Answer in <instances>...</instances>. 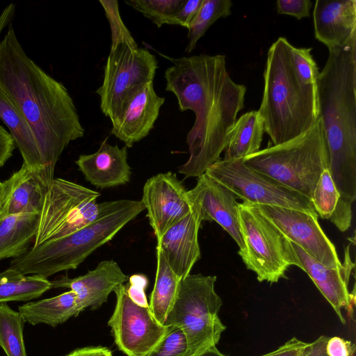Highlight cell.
<instances>
[{
  "instance_id": "cell-1",
  "label": "cell",
  "mask_w": 356,
  "mask_h": 356,
  "mask_svg": "<svg viewBox=\"0 0 356 356\" xmlns=\"http://www.w3.org/2000/svg\"><path fill=\"white\" fill-rule=\"evenodd\" d=\"M166 58L172 65L164 74L165 90L175 95L181 112L191 110L195 115L186 136L189 158L178 172L185 178L199 177L220 160L244 107L246 87L231 79L225 55Z\"/></svg>"
},
{
  "instance_id": "cell-2",
  "label": "cell",
  "mask_w": 356,
  "mask_h": 356,
  "mask_svg": "<svg viewBox=\"0 0 356 356\" xmlns=\"http://www.w3.org/2000/svg\"><path fill=\"white\" fill-rule=\"evenodd\" d=\"M0 89L30 127L44 169L56 164L84 129L67 89L25 52L11 22L0 41Z\"/></svg>"
},
{
  "instance_id": "cell-3",
  "label": "cell",
  "mask_w": 356,
  "mask_h": 356,
  "mask_svg": "<svg viewBox=\"0 0 356 356\" xmlns=\"http://www.w3.org/2000/svg\"><path fill=\"white\" fill-rule=\"evenodd\" d=\"M328 169L341 197L356 199V39L329 50L317 82Z\"/></svg>"
},
{
  "instance_id": "cell-4",
  "label": "cell",
  "mask_w": 356,
  "mask_h": 356,
  "mask_svg": "<svg viewBox=\"0 0 356 356\" xmlns=\"http://www.w3.org/2000/svg\"><path fill=\"white\" fill-rule=\"evenodd\" d=\"M292 46L286 38H278L268 49L264 72V94L258 111L273 145L298 138L318 119L317 90L297 77Z\"/></svg>"
},
{
  "instance_id": "cell-5",
  "label": "cell",
  "mask_w": 356,
  "mask_h": 356,
  "mask_svg": "<svg viewBox=\"0 0 356 356\" xmlns=\"http://www.w3.org/2000/svg\"><path fill=\"white\" fill-rule=\"evenodd\" d=\"M144 210L141 200H115L113 207L94 222L67 236L33 247L13 259L10 268L22 275L44 278L74 270Z\"/></svg>"
},
{
  "instance_id": "cell-6",
  "label": "cell",
  "mask_w": 356,
  "mask_h": 356,
  "mask_svg": "<svg viewBox=\"0 0 356 356\" xmlns=\"http://www.w3.org/2000/svg\"><path fill=\"white\" fill-rule=\"evenodd\" d=\"M242 162L311 200L321 174L329 165L321 119L298 138L259 150Z\"/></svg>"
},
{
  "instance_id": "cell-7",
  "label": "cell",
  "mask_w": 356,
  "mask_h": 356,
  "mask_svg": "<svg viewBox=\"0 0 356 356\" xmlns=\"http://www.w3.org/2000/svg\"><path fill=\"white\" fill-rule=\"evenodd\" d=\"M216 278L189 274L181 279L164 323L183 331L193 355L216 346L226 329L218 316L222 300L215 291Z\"/></svg>"
},
{
  "instance_id": "cell-8",
  "label": "cell",
  "mask_w": 356,
  "mask_h": 356,
  "mask_svg": "<svg viewBox=\"0 0 356 356\" xmlns=\"http://www.w3.org/2000/svg\"><path fill=\"white\" fill-rule=\"evenodd\" d=\"M238 219L244 243L239 255L259 282L276 283L286 277L289 266L300 268L291 241L257 205L239 203Z\"/></svg>"
},
{
  "instance_id": "cell-9",
  "label": "cell",
  "mask_w": 356,
  "mask_h": 356,
  "mask_svg": "<svg viewBox=\"0 0 356 356\" xmlns=\"http://www.w3.org/2000/svg\"><path fill=\"white\" fill-rule=\"evenodd\" d=\"M97 191L61 178H54L46 194L33 247L67 236L94 222L115 201L97 203Z\"/></svg>"
},
{
  "instance_id": "cell-10",
  "label": "cell",
  "mask_w": 356,
  "mask_h": 356,
  "mask_svg": "<svg viewBox=\"0 0 356 356\" xmlns=\"http://www.w3.org/2000/svg\"><path fill=\"white\" fill-rule=\"evenodd\" d=\"M157 60L145 48L119 44L111 49L104 67L102 86L96 90L100 108L114 122L133 97L147 83L154 81Z\"/></svg>"
},
{
  "instance_id": "cell-11",
  "label": "cell",
  "mask_w": 356,
  "mask_h": 356,
  "mask_svg": "<svg viewBox=\"0 0 356 356\" xmlns=\"http://www.w3.org/2000/svg\"><path fill=\"white\" fill-rule=\"evenodd\" d=\"M251 204L270 205L316 214L312 201L276 179L243 163L242 160H218L205 172Z\"/></svg>"
},
{
  "instance_id": "cell-12",
  "label": "cell",
  "mask_w": 356,
  "mask_h": 356,
  "mask_svg": "<svg viewBox=\"0 0 356 356\" xmlns=\"http://www.w3.org/2000/svg\"><path fill=\"white\" fill-rule=\"evenodd\" d=\"M113 292L116 304L108 325L118 348L127 356H146L162 340L171 326L160 323L149 307L134 302L127 295L125 285Z\"/></svg>"
},
{
  "instance_id": "cell-13",
  "label": "cell",
  "mask_w": 356,
  "mask_h": 356,
  "mask_svg": "<svg viewBox=\"0 0 356 356\" xmlns=\"http://www.w3.org/2000/svg\"><path fill=\"white\" fill-rule=\"evenodd\" d=\"M288 238L320 264L342 266L334 245L321 229L318 215L270 205L255 204Z\"/></svg>"
},
{
  "instance_id": "cell-14",
  "label": "cell",
  "mask_w": 356,
  "mask_h": 356,
  "mask_svg": "<svg viewBox=\"0 0 356 356\" xmlns=\"http://www.w3.org/2000/svg\"><path fill=\"white\" fill-rule=\"evenodd\" d=\"M141 201L157 240L193 209L188 191L172 172L159 173L147 179Z\"/></svg>"
},
{
  "instance_id": "cell-15",
  "label": "cell",
  "mask_w": 356,
  "mask_h": 356,
  "mask_svg": "<svg viewBox=\"0 0 356 356\" xmlns=\"http://www.w3.org/2000/svg\"><path fill=\"white\" fill-rule=\"evenodd\" d=\"M192 205L204 220L215 221L235 241L238 254L244 250L239 219L237 197L228 188L206 173L197 177L195 187L188 191Z\"/></svg>"
},
{
  "instance_id": "cell-16",
  "label": "cell",
  "mask_w": 356,
  "mask_h": 356,
  "mask_svg": "<svg viewBox=\"0 0 356 356\" xmlns=\"http://www.w3.org/2000/svg\"><path fill=\"white\" fill-rule=\"evenodd\" d=\"M54 173L25 163L0 188V219L20 213H40Z\"/></svg>"
},
{
  "instance_id": "cell-17",
  "label": "cell",
  "mask_w": 356,
  "mask_h": 356,
  "mask_svg": "<svg viewBox=\"0 0 356 356\" xmlns=\"http://www.w3.org/2000/svg\"><path fill=\"white\" fill-rule=\"evenodd\" d=\"M202 222L197 209L193 206L188 215L174 223L157 240L156 248L180 280L190 274L200 259L198 232Z\"/></svg>"
},
{
  "instance_id": "cell-18",
  "label": "cell",
  "mask_w": 356,
  "mask_h": 356,
  "mask_svg": "<svg viewBox=\"0 0 356 356\" xmlns=\"http://www.w3.org/2000/svg\"><path fill=\"white\" fill-rule=\"evenodd\" d=\"M129 279L114 260H104L86 274L74 278L60 276L51 282V288H67L76 295L79 313L90 307L95 310L107 301L108 296Z\"/></svg>"
},
{
  "instance_id": "cell-19",
  "label": "cell",
  "mask_w": 356,
  "mask_h": 356,
  "mask_svg": "<svg viewBox=\"0 0 356 356\" xmlns=\"http://www.w3.org/2000/svg\"><path fill=\"white\" fill-rule=\"evenodd\" d=\"M292 245L300 264V268L308 274L341 323L345 324L346 319L341 309L345 308L348 311L352 310V302L354 300L348 289L350 277L355 268V263L350 257L349 246L346 250L342 266L330 268L320 264L296 244L292 243Z\"/></svg>"
},
{
  "instance_id": "cell-20",
  "label": "cell",
  "mask_w": 356,
  "mask_h": 356,
  "mask_svg": "<svg viewBox=\"0 0 356 356\" xmlns=\"http://www.w3.org/2000/svg\"><path fill=\"white\" fill-rule=\"evenodd\" d=\"M153 82L145 84L112 123L111 134L122 141L127 147H131L149 134L165 102V98L155 92Z\"/></svg>"
},
{
  "instance_id": "cell-21",
  "label": "cell",
  "mask_w": 356,
  "mask_h": 356,
  "mask_svg": "<svg viewBox=\"0 0 356 356\" xmlns=\"http://www.w3.org/2000/svg\"><path fill=\"white\" fill-rule=\"evenodd\" d=\"M313 19L315 38L328 50L356 39V0H316Z\"/></svg>"
},
{
  "instance_id": "cell-22",
  "label": "cell",
  "mask_w": 356,
  "mask_h": 356,
  "mask_svg": "<svg viewBox=\"0 0 356 356\" xmlns=\"http://www.w3.org/2000/svg\"><path fill=\"white\" fill-rule=\"evenodd\" d=\"M75 163L86 181L99 188L124 185L131 179L126 146L120 148L105 140L97 152L80 155Z\"/></svg>"
},
{
  "instance_id": "cell-23",
  "label": "cell",
  "mask_w": 356,
  "mask_h": 356,
  "mask_svg": "<svg viewBox=\"0 0 356 356\" xmlns=\"http://www.w3.org/2000/svg\"><path fill=\"white\" fill-rule=\"evenodd\" d=\"M40 213L10 215L0 219V261L29 250L36 236Z\"/></svg>"
},
{
  "instance_id": "cell-24",
  "label": "cell",
  "mask_w": 356,
  "mask_h": 356,
  "mask_svg": "<svg viewBox=\"0 0 356 356\" xmlns=\"http://www.w3.org/2000/svg\"><path fill=\"white\" fill-rule=\"evenodd\" d=\"M24 323L31 325L47 324L56 327L80 313L76 304V295L68 291L56 296L29 302L18 308Z\"/></svg>"
},
{
  "instance_id": "cell-25",
  "label": "cell",
  "mask_w": 356,
  "mask_h": 356,
  "mask_svg": "<svg viewBox=\"0 0 356 356\" xmlns=\"http://www.w3.org/2000/svg\"><path fill=\"white\" fill-rule=\"evenodd\" d=\"M263 119L258 111L243 114L228 135L224 160H242L259 150L264 133Z\"/></svg>"
},
{
  "instance_id": "cell-26",
  "label": "cell",
  "mask_w": 356,
  "mask_h": 356,
  "mask_svg": "<svg viewBox=\"0 0 356 356\" xmlns=\"http://www.w3.org/2000/svg\"><path fill=\"white\" fill-rule=\"evenodd\" d=\"M0 119L8 128L22 156L23 163L33 169L45 170L42 166L39 150L30 127L1 89Z\"/></svg>"
},
{
  "instance_id": "cell-27",
  "label": "cell",
  "mask_w": 356,
  "mask_h": 356,
  "mask_svg": "<svg viewBox=\"0 0 356 356\" xmlns=\"http://www.w3.org/2000/svg\"><path fill=\"white\" fill-rule=\"evenodd\" d=\"M155 283L150 296L149 307L155 318L164 324L175 300L180 279L172 271L157 248Z\"/></svg>"
},
{
  "instance_id": "cell-28",
  "label": "cell",
  "mask_w": 356,
  "mask_h": 356,
  "mask_svg": "<svg viewBox=\"0 0 356 356\" xmlns=\"http://www.w3.org/2000/svg\"><path fill=\"white\" fill-rule=\"evenodd\" d=\"M50 289L51 282L47 278L22 275L10 267L0 273V303L31 300Z\"/></svg>"
},
{
  "instance_id": "cell-29",
  "label": "cell",
  "mask_w": 356,
  "mask_h": 356,
  "mask_svg": "<svg viewBox=\"0 0 356 356\" xmlns=\"http://www.w3.org/2000/svg\"><path fill=\"white\" fill-rule=\"evenodd\" d=\"M24 321L19 312L0 303V346L7 356H27L23 336Z\"/></svg>"
},
{
  "instance_id": "cell-30",
  "label": "cell",
  "mask_w": 356,
  "mask_h": 356,
  "mask_svg": "<svg viewBox=\"0 0 356 356\" xmlns=\"http://www.w3.org/2000/svg\"><path fill=\"white\" fill-rule=\"evenodd\" d=\"M232 6L230 0H203L197 14L188 29V43L185 51L192 52L198 40L217 19L231 14Z\"/></svg>"
},
{
  "instance_id": "cell-31",
  "label": "cell",
  "mask_w": 356,
  "mask_h": 356,
  "mask_svg": "<svg viewBox=\"0 0 356 356\" xmlns=\"http://www.w3.org/2000/svg\"><path fill=\"white\" fill-rule=\"evenodd\" d=\"M186 0H126L124 2L149 19L158 28L172 25L175 15Z\"/></svg>"
},
{
  "instance_id": "cell-32",
  "label": "cell",
  "mask_w": 356,
  "mask_h": 356,
  "mask_svg": "<svg viewBox=\"0 0 356 356\" xmlns=\"http://www.w3.org/2000/svg\"><path fill=\"white\" fill-rule=\"evenodd\" d=\"M341 198L328 168L321 174L312 197V203L318 216L329 220L339 206Z\"/></svg>"
},
{
  "instance_id": "cell-33",
  "label": "cell",
  "mask_w": 356,
  "mask_h": 356,
  "mask_svg": "<svg viewBox=\"0 0 356 356\" xmlns=\"http://www.w3.org/2000/svg\"><path fill=\"white\" fill-rule=\"evenodd\" d=\"M109 22L111 31V48L119 44H125L130 48L137 49L138 44L131 33L124 25L120 14L118 2L116 0L99 1Z\"/></svg>"
},
{
  "instance_id": "cell-34",
  "label": "cell",
  "mask_w": 356,
  "mask_h": 356,
  "mask_svg": "<svg viewBox=\"0 0 356 356\" xmlns=\"http://www.w3.org/2000/svg\"><path fill=\"white\" fill-rule=\"evenodd\" d=\"M312 48L292 46L291 59L295 73L305 86L317 90L318 67L312 54Z\"/></svg>"
},
{
  "instance_id": "cell-35",
  "label": "cell",
  "mask_w": 356,
  "mask_h": 356,
  "mask_svg": "<svg viewBox=\"0 0 356 356\" xmlns=\"http://www.w3.org/2000/svg\"><path fill=\"white\" fill-rule=\"evenodd\" d=\"M170 326L168 332L146 356H193L183 331Z\"/></svg>"
},
{
  "instance_id": "cell-36",
  "label": "cell",
  "mask_w": 356,
  "mask_h": 356,
  "mask_svg": "<svg viewBox=\"0 0 356 356\" xmlns=\"http://www.w3.org/2000/svg\"><path fill=\"white\" fill-rule=\"evenodd\" d=\"M276 5L278 14L301 19L309 17L312 2L310 0H278Z\"/></svg>"
},
{
  "instance_id": "cell-37",
  "label": "cell",
  "mask_w": 356,
  "mask_h": 356,
  "mask_svg": "<svg viewBox=\"0 0 356 356\" xmlns=\"http://www.w3.org/2000/svg\"><path fill=\"white\" fill-rule=\"evenodd\" d=\"M148 284L147 277L145 275L134 274L129 278V282L125 285L129 297L138 305L148 307L145 290Z\"/></svg>"
},
{
  "instance_id": "cell-38",
  "label": "cell",
  "mask_w": 356,
  "mask_h": 356,
  "mask_svg": "<svg viewBox=\"0 0 356 356\" xmlns=\"http://www.w3.org/2000/svg\"><path fill=\"white\" fill-rule=\"evenodd\" d=\"M203 0H188L175 15L172 25H179L188 29L190 24L197 14Z\"/></svg>"
},
{
  "instance_id": "cell-39",
  "label": "cell",
  "mask_w": 356,
  "mask_h": 356,
  "mask_svg": "<svg viewBox=\"0 0 356 356\" xmlns=\"http://www.w3.org/2000/svg\"><path fill=\"white\" fill-rule=\"evenodd\" d=\"M355 346L339 337H329L326 352L329 356H353Z\"/></svg>"
},
{
  "instance_id": "cell-40",
  "label": "cell",
  "mask_w": 356,
  "mask_h": 356,
  "mask_svg": "<svg viewBox=\"0 0 356 356\" xmlns=\"http://www.w3.org/2000/svg\"><path fill=\"white\" fill-rule=\"evenodd\" d=\"M307 344L294 337L276 350L261 356H298Z\"/></svg>"
},
{
  "instance_id": "cell-41",
  "label": "cell",
  "mask_w": 356,
  "mask_h": 356,
  "mask_svg": "<svg viewBox=\"0 0 356 356\" xmlns=\"http://www.w3.org/2000/svg\"><path fill=\"white\" fill-rule=\"evenodd\" d=\"M15 145L10 134L0 125V168L13 156Z\"/></svg>"
},
{
  "instance_id": "cell-42",
  "label": "cell",
  "mask_w": 356,
  "mask_h": 356,
  "mask_svg": "<svg viewBox=\"0 0 356 356\" xmlns=\"http://www.w3.org/2000/svg\"><path fill=\"white\" fill-rule=\"evenodd\" d=\"M329 337L321 335L301 350L298 356H329L326 352V345Z\"/></svg>"
},
{
  "instance_id": "cell-43",
  "label": "cell",
  "mask_w": 356,
  "mask_h": 356,
  "mask_svg": "<svg viewBox=\"0 0 356 356\" xmlns=\"http://www.w3.org/2000/svg\"><path fill=\"white\" fill-rule=\"evenodd\" d=\"M65 356H112V353L106 347L88 346L75 349Z\"/></svg>"
},
{
  "instance_id": "cell-44",
  "label": "cell",
  "mask_w": 356,
  "mask_h": 356,
  "mask_svg": "<svg viewBox=\"0 0 356 356\" xmlns=\"http://www.w3.org/2000/svg\"><path fill=\"white\" fill-rule=\"evenodd\" d=\"M16 6L14 3H9L0 14V35L3 29L11 23L15 13Z\"/></svg>"
},
{
  "instance_id": "cell-45",
  "label": "cell",
  "mask_w": 356,
  "mask_h": 356,
  "mask_svg": "<svg viewBox=\"0 0 356 356\" xmlns=\"http://www.w3.org/2000/svg\"><path fill=\"white\" fill-rule=\"evenodd\" d=\"M193 356H226L222 353L216 347V346H211L207 350Z\"/></svg>"
},
{
  "instance_id": "cell-46",
  "label": "cell",
  "mask_w": 356,
  "mask_h": 356,
  "mask_svg": "<svg viewBox=\"0 0 356 356\" xmlns=\"http://www.w3.org/2000/svg\"><path fill=\"white\" fill-rule=\"evenodd\" d=\"M1 182H0V188H1Z\"/></svg>"
}]
</instances>
